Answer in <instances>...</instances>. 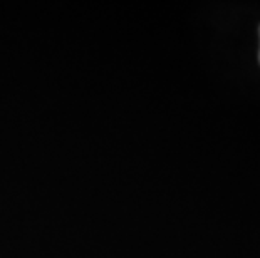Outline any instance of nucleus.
<instances>
[{
	"label": "nucleus",
	"mask_w": 260,
	"mask_h": 258,
	"mask_svg": "<svg viewBox=\"0 0 260 258\" xmlns=\"http://www.w3.org/2000/svg\"><path fill=\"white\" fill-rule=\"evenodd\" d=\"M258 60H260V52H258Z\"/></svg>",
	"instance_id": "obj_1"
}]
</instances>
